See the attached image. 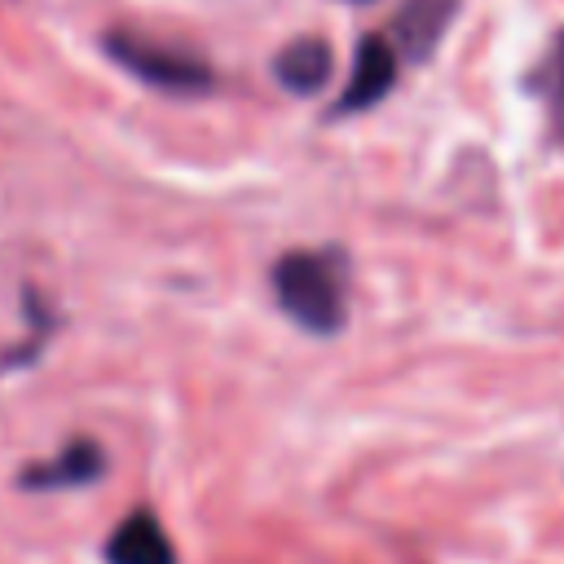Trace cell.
<instances>
[{"instance_id":"8","label":"cell","mask_w":564,"mask_h":564,"mask_svg":"<svg viewBox=\"0 0 564 564\" xmlns=\"http://www.w3.org/2000/svg\"><path fill=\"white\" fill-rule=\"evenodd\" d=\"M542 97H546V119L551 137L564 145V31L555 35L546 62H542Z\"/></svg>"},{"instance_id":"7","label":"cell","mask_w":564,"mask_h":564,"mask_svg":"<svg viewBox=\"0 0 564 564\" xmlns=\"http://www.w3.org/2000/svg\"><path fill=\"white\" fill-rule=\"evenodd\" d=\"M449 13H454V0H405L397 9V22H392L397 53L410 62H423L436 48V40L445 35Z\"/></svg>"},{"instance_id":"1","label":"cell","mask_w":564,"mask_h":564,"mask_svg":"<svg viewBox=\"0 0 564 564\" xmlns=\"http://www.w3.org/2000/svg\"><path fill=\"white\" fill-rule=\"evenodd\" d=\"M273 300L278 308L308 335L330 339L348 322V264L344 251L322 247V251H286L273 273Z\"/></svg>"},{"instance_id":"3","label":"cell","mask_w":564,"mask_h":564,"mask_svg":"<svg viewBox=\"0 0 564 564\" xmlns=\"http://www.w3.org/2000/svg\"><path fill=\"white\" fill-rule=\"evenodd\" d=\"M397 70H401V53L388 35H361L357 40V53H352V75L335 101L330 115H357V110H370L379 106L392 84H397Z\"/></svg>"},{"instance_id":"6","label":"cell","mask_w":564,"mask_h":564,"mask_svg":"<svg viewBox=\"0 0 564 564\" xmlns=\"http://www.w3.org/2000/svg\"><path fill=\"white\" fill-rule=\"evenodd\" d=\"M330 70H335V53H330V44L317 40V35H300V40L282 44L278 57H273L278 84H282L286 93H304V97L317 93V88H326V84H330Z\"/></svg>"},{"instance_id":"4","label":"cell","mask_w":564,"mask_h":564,"mask_svg":"<svg viewBox=\"0 0 564 564\" xmlns=\"http://www.w3.org/2000/svg\"><path fill=\"white\" fill-rule=\"evenodd\" d=\"M106 476V449L88 436L62 445L53 458H40L31 467L18 471V485L26 494H53V489H84V485H97Z\"/></svg>"},{"instance_id":"9","label":"cell","mask_w":564,"mask_h":564,"mask_svg":"<svg viewBox=\"0 0 564 564\" xmlns=\"http://www.w3.org/2000/svg\"><path fill=\"white\" fill-rule=\"evenodd\" d=\"M352 4H361V0H352Z\"/></svg>"},{"instance_id":"5","label":"cell","mask_w":564,"mask_h":564,"mask_svg":"<svg viewBox=\"0 0 564 564\" xmlns=\"http://www.w3.org/2000/svg\"><path fill=\"white\" fill-rule=\"evenodd\" d=\"M106 564H176V546L154 511H132L110 529Z\"/></svg>"},{"instance_id":"2","label":"cell","mask_w":564,"mask_h":564,"mask_svg":"<svg viewBox=\"0 0 564 564\" xmlns=\"http://www.w3.org/2000/svg\"><path fill=\"white\" fill-rule=\"evenodd\" d=\"M106 53L115 66H123L132 79L159 88V93H207L212 88V66L189 53V48H176V44H163L154 35H141V31H106Z\"/></svg>"}]
</instances>
